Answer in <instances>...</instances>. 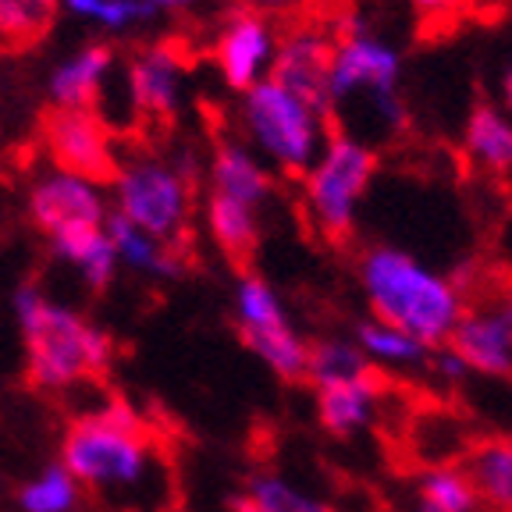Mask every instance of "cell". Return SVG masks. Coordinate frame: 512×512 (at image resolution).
I'll use <instances>...</instances> for the list:
<instances>
[{"label": "cell", "instance_id": "obj_21", "mask_svg": "<svg viewBox=\"0 0 512 512\" xmlns=\"http://www.w3.org/2000/svg\"><path fill=\"white\" fill-rule=\"evenodd\" d=\"M232 512H331L328 502L296 488L274 470H256L246 480L242 495L232 498Z\"/></svg>", "mask_w": 512, "mask_h": 512}, {"label": "cell", "instance_id": "obj_29", "mask_svg": "<svg viewBox=\"0 0 512 512\" xmlns=\"http://www.w3.org/2000/svg\"><path fill=\"white\" fill-rule=\"evenodd\" d=\"M153 15H157V11H153V4H146V0H104L96 22L104 25V29L118 32L136 22H146V18H153Z\"/></svg>", "mask_w": 512, "mask_h": 512}, {"label": "cell", "instance_id": "obj_30", "mask_svg": "<svg viewBox=\"0 0 512 512\" xmlns=\"http://www.w3.org/2000/svg\"><path fill=\"white\" fill-rule=\"evenodd\" d=\"M427 370H431L438 381H445V384H463L466 377H470V370H466V363L459 360L456 352L448 349V345H438V349L431 352V363H427Z\"/></svg>", "mask_w": 512, "mask_h": 512}, {"label": "cell", "instance_id": "obj_27", "mask_svg": "<svg viewBox=\"0 0 512 512\" xmlns=\"http://www.w3.org/2000/svg\"><path fill=\"white\" fill-rule=\"evenodd\" d=\"M18 502L25 512H68L75 502V484L64 473V466L43 473V480H32L18 491Z\"/></svg>", "mask_w": 512, "mask_h": 512}, {"label": "cell", "instance_id": "obj_35", "mask_svg": "<svg viewBox=\"0 0 512 512\" xmlns=\"http://www.w3.org/2000/svg\"><path fill=\"white\" fill-rule=\"evenodd\" d=\"M146 4H153V11H164V8H189L196 0H146Z\"/></svg>", "mask_w": 512, "mask_h": 512}, {"label": "cell", "instance_id": "obj_12", "mask_svg": "<svg viewBox=\"0 0 512 512\" xmlns=\"http://www.w3.org/2000/svg\"><path fill=\"white\" fill-rule=\"evenodd\" d=\"M274 50H278V40H274V29L267 25V18L242 8L221 29L214 57L221 64L224 82L239 89V93H246V89H253L256 82H264L271 75Z\"/></svg>", "mask_w": 512, "mask_h": 512}, {"label": "cell", "instance_id": "obj_4", "mask_svg": "<svg viewBox=\"0 0 512 512\" xmlns=\"http://www.w3.org/2000/svg\"><path fill=\"white\" fill-rule=\"evenodd\" d=\"M377 175V153L363 139L331 132L328 146L303 175L306 217L328 242H345Z\"/></svg>", "mask_w": 512, "mask_h": 512}, {"label": "cell", "instance_id": "obj_7", "mask_svg": "<svg viewBox=\"0 0 512 512\" xmlns=\"http://www.w3.org/2000/svg\"><path fill=\"white\" fill-rule=\"evenodd\" d=\"M235 328L242 342L274 370V377L288 384L303 381L310 342L292 328L278 292L253 271H242L235 285Z\"/></svg>", "mask_w": 512, "mask_h": 512}, {"label": "cell", "instance_id": "obj_23", "mask_svg": "<svg viewBox=\"0 0 512 512\" xmlns=\"http://www.w3.org/2000/svg\"><path fill=\"white\" fill-rule=\"evenodd\" d=\"M207 221H210V235L221 246V253L232 260V264L246 267L249 256L260 246V221H256L253 207H242L235 200H224V196H210L207 203Z\"/></svg>", "mask_w": 512, "mask_h": 512}, {"label": "cell", "instance_id": "obj_6", "mask_svg": "<svg viewBox=\"0 0 512 512\" xmlns=\"http://www.w3.org/2000/svg\"><path fill=\"white\" fill-rule=\"evenodd\" d=\"M114 189H118V214L125 221H132L160 246L185 253L182 242L189 239L192 192L182 171L153 157H132L125 164L118 160Z\"/></svg>", "mask_w": 512, "mask_h": 512}, {"label": "cell", "instance_id": "obj_28", "mask_svg": "<svg viewBox=\"0 0 512 512\" xmlns=\"http://www.w3.org/2000/svg\"><path fill=\"white\" fill-rule=\"evenodd\" d=\"M82 274H86V285L93 288L96 296L104 292L107 285H111V278H114V267H118V253H114V246H111V239H107V232H100L93 239V246L82 253V260L79 264Z\"/></svg>", "mask_w": 512, "mask_h": 512}, {"label": "cell", "instance_id": "obj_22", "mask_svg": "<svg viewBox=\"0 0 512 512\" xmlns=\"http://www.w3.org/2000/svg\"><path fill=\"white\" fill-rule=\"evenodd\" d=\"M367 356L360 352V345L352 338H320V342L306 345V374L303 381H310L313 388H331V384H349L370 377Z\"/></svg>", "mask_w": 512, "mask_h": 512}, {"label": "cell", "instance_id": "obj_16", "mask_svg": "<svg viewBox=\"0 0 512 512\" xmlns=\"http://www.w3.org/2000/svg\"><path fill=\"white\" fill-rule=\"evenodd\" d=\"M114 68V50L107 43H89L86 50L64 61L50 75V96H54V107L64 111H93L96 100L104 93L107 75Z\"/></svg>", "mask_w": 512, "mask_h": 512}, {"label": "cell", "instance_id": "obj_14", "mask_svg": "<svg viewBox=\"0 0 512 512\" xmlns=\"http://www.w3.org/2000/svg\"><path fill=\"white\" fill-rule=\"evenodd\" d=\"M128 100L143 118H175L182 100V64L168 47H150L128 61Z\"/></svg>", "mask_w": 512, "mask_h": 512}, {"label": "cell", "instance_id": "obj_17", "mask_svg": "<svg viewBox=\"0 0 512 512\" xmlns=\"http://www.w3.org/2000/svg\"><path fill=\"white\" fill-rule=\"evenodd\" d=\"M352 342L360 345L370 370H377V374H399V377L427 370L431 352H434V349H427L424 342H416L413 335H406V331L392 328V324H384V320H374V317L356 324Z\"/></svg>", "mask_w": 512, "mask_h": 512}, {"label": "cell", "instance_id": "obj_36", "mask_svg": "<svg viewBox=\"0 0 512 512\" xmlns=\"http://www.w3.org/2000/svg\"><path fill=\"white\" fill-rule=\"evenodd\" d=\"M288 0H249V8H281Z\"/></svg>", "mask_w": 512, "mask_h": 512}, {"label": "cell", "instance_id": "obj_18", "mask_svg": "<svg viewBox=\"0 0 512 512\" xmlns=\"http://www.w3.org/2000/svg\"><path fill=\"white\" fill-rule=\"evenodd\" d=\"M210 182L214 192L224 200H235L242 207H260L271 200L274 178L271 171L239 143H221L214 150V164H210Z\"/></svg>", "mask_w": 512, "mask_h": 512}, {"label": "cell", "instance_id": "obj_38", "mask_svg": "<svg viewBox=\"0 0 512 512\" xmlns=\"http://www.w3.org/2000/svg\"><path fill=\"white\" fill-rule=\"evenodd\" d=\"M0 18H4V0H0Z\"/></svg>", "mask_w": 512, "mask_h": 512}, {"label": "cell", "instance_id": "obj_20", "mask_svg": "<svg viewBox=\"0 0 512 512\" xmlns=\"http://www.w3.org/2000/svg\"><path fill=\"white\" fill-rule=\"evenodd\" d=\"M463 150L477 168L491 175H512V121L498 107H473L466 118Z\"/></svg>", "mask_w": 512, "mask_h": 512}, {"label": "cell", "instance_id": "obj_11", "mask_svg": "<svg viewBox=\"0 0 512 512\" xmlns=\"http://www.w3.org/2000/svg\"><path fill=\"white\" fill-rule=\"evenodd\" d=\"M331 54L335 43L320 29H296L278 43L271 61V75L281 89L299 96L310 111L331 121V100H328V75H331Z\"/></svg>", "mask_w": 512, "mask_h": 512}, {"label": "cell", "instance_id": "obj_34", "mask_svg": "<svg viewBox=\"0 0 512 512\" xmlns=\"http://www.w3.org/2000/svg\"><path fill=\"white\" fill-rule=\"evenodd\" d=\"M498 89H502L505 107H512V57H509V61H505L502 75H498Z\"/></svg>", "mask_w": 512, "mask_h": 512}, {"label": "cell", "instance_id": "obj_9", "mask_svg": "<svg viewBox=\"0 0 512 512\" xmlns=\"http://www.w3.org/2000/svg\"><path fill=\"white\" fill-rule=\"evenodd\" d=\"M43 139H47L50 157L64 175H75L93 185L114 182V175H118L111 132H107L100 114L54 107L50 114H43Z\"/></svg>", "mask_w": 512, "mask_h": 512}, {"label": "cell", "instance_id": "obj_33", "mask_svg": "<svg viewBox=\"0 0 512 512\" xmlns=\"http://www.w3.org/2000/svg\"><path fill=\"white\" fill-rule=\"evenodd\" d=\"M498 249H502V260L512 267V210H509V217H505V224H502V239H498Z\"/></svg>", "mask_w": 512, "mask_h": 512}, {"label": "cell", "instance_id": "obj_13", "mask_svg": "<svg viewBox=\"0 0 512 512\" xmlns=\"http://www.w3.org/2000/svg\"><path fill=\"white\" fill-rule=\"evenodd\" d=\"M29 217L32 224L47 235L68 232V228H104L107 207L104 196L93 182H82L75 175H47L29 196Z\"/></svg>", "mask_w": 512, "mask_h": 512}, {"label": "cell", "instance_id": "obj_10", "mask_svg": "<svg viewBox=\"0 0 512 512\" xmlns=\"http://www.w3.org/2000/svg\"><path fill=\"white\" fill-rule=\"evenodd\" d=\"M448 349L466 363L477 377H509L512 374V299L509 292L466 303L463 317L448 335Z\"/></svg>", "mask_w": 512, "mask_h": 512}, {"label": "cell", "instance_id": "obj_26", "mask_svg": "<svg viewBox=\"0 0 512 512\" xmlns=\"http://www.w3.org/2000/svg\"><path fill=\"white\" fill-rule=\"evenodd\" d=\"M61 0H4V18H0V36L18 47L36 43L47 32L54 8Z\"/></svg>", "mask_w": 512, "mask_h": 512}, {"label": "cell", "instance_id": "obj_3", "mask_svg": "<svg viewBox=\"0 0 512 512\" xmlns=\"http://www.w3.org/2000/svg\"><path fill=\"white\" fill-rule=\"evenodd\" d=\"M153 448V427L121 399L104 409L72 420L64 434V473L89 488L136 484L146 470V452Z\"/></svg>", "mask_w": 512, "mask_h": 512}, {"label": "cell", "instance_id": "obj_8", "mask_svg": "<svg viewBox=\"0 0 512 512\" xmlns=\"http://www.w3.org/2000/svg\"><path fill=\"white\" fill-rule=\"evenodd\" d=\"M402 79V54L388 40L374 36L370 29L342 32L331 54V75H328V100L331 114L342 107L367 100V96L399 93Z\"/></svg>", "mask_w": 512, "mask_h": 512}, {"label": "cell", "instance_id": "obj_5", "mask_svg": "<svg viewBox=\"0 0 512 512\" xmlns=\"http://www.w3.org/2000/svg\"><path fill=\"white\" fill-rule=\"evenodd\" d=\"M242 125L256 150H264L274 160V168L285 175H306L331 139V121L310 111L299 96L281 89L274 79L246 89Z\"/></svg>", "mask_w": 512, "mask_h": 512}, {"label": "cell", "instance_id": "obj_2", "mask_svg": "<svg viewBox=\"0 0 512 512\" xmlns=\"http://www.w3.org/2000/svg\"><path fill=\"white\" fill-rule=\"evenodd\" d=\"M25 335V381L36 392H61L72 384H104L114 363V342L79 313L43 299L36 285L15 292Z\"/></svg>", "mask_w": 512, "mask_h": 512}, {"label": "cell", "instance_id": "obj_31", "mask_svg": "<svg viewBox=\"0 0 512 512\" xmlns=\"http://www.w3.org/2000/svg\"><path fill=\"white\" fill-rule=\"evenodd\" d=\"M416 11H424V15H448V11H456L463 0H409Z\"/></svg>", "mask_w": 512, "mask_h": 512}, {"label": "cell", "instance_id": "obj_25", "mask_svg": "<svg viewBox=\"0 0 512 512\" xmlns=\"http://www.w3.org/2000/svg\"><path fill=\"white\" fill-rule=\"evenodd\" d=\"M416 498L434 512H480L477 488L459 463H434L416 480Z\"/></svg>", "mask_w": 512, "mask_h": 512}, {"label": "cell", "instance_id": "obj_37", "mask_svg": "<svg viewBox=\"0 0 512 512\" xmlns=\"http://www.w3.org/2000/svg\"><path fill=\"white\" fill-rule=\"evenodd\" d=\"M416 512H434V509H424V505H416Z\"/></svg>", "mask_w": 512, "mask_h": 512}, {"label": "cell", "instance_id": "obj_1", "mask_svg": "<svg viewBox=\"0 0 512 512\" xmlns=\"http://www.w3.org/2000/svg\"><path fill=\"white\" fill-rule=\"evenodd\" d=\"M360 288L370 317L406 331L427 349L445 345L466 310L456 278L434 271L399 246H370L360 256Z\"/></svg>", "mask_w": 512, "mask_h": 512}, {"label": "cell", "instance_id": "obj_19", "mask_svg": "<svg viewBox=\"0 0 512 512\" xmlns=\"http://www.w3.org/2000/svg\"><path fill=\"white\" fill-rule=\"evenodd\" d=\"M466 473L488 512H512V434L484 438L466 452Z\"/></svg>", "mask_w": 512, "mask_h": 512}, {"label": "cell", "instance_id": "obj_24", "mask_svg": "<svg viewBox=\"0 0 512 512\" xmlns=\"http://www.w3.org/2000/svg\"><path fill=\"white\" fill-rule=\"evenodd\" d=\"M107 239H111L114 253H118L125 264L139 267V271H150V274H157V278H178V274L185 271L182 253H175V249L160 246L157 239L143 235L136 224L125 221L118 210L107 217Z\"/></svg>", "mask_w": 512, "mask_h": 512}, {"label": "cell", "instance_id": "obj_39", "mask_svg": "<svg viewBox=\"0 0 512 512\" xmlns=\"http://www.w3.org/2000/svg\"><path fill=\"white\" fill-rule=\"evenodd\" d=\"M509 299H512V288H509Z\"/></svg>", "mask_w": 512, "mask_h": 512}, {"label": "cell", "instance_id": "obj_15", "mask_svg": "<svg viewBox=\"0 0 512 512\" xmlns=\"http://www.w3.org/2000/svg\"><path fill=\"white\" fill-rule=\"evenodd\" d=\"M381 399H384V384L377 374L363 377V381L320 388L317 392V424L324 427L331 438L349 441L377 424Z\"/></svg>", "mask_w": 512, "mask_h": 512}, {"label": "cell", "instance_id": "obj_32", "mask_svg": "<svg viewBox=\"0 0 512 512\" xmlns=\"http://www.w3.org/2000/svg\"><path fill=\"white\" fill-rule=\"evenodd\" d=\"M61 4L72 11V15H82V18H96L100 8H104V0H61Z\"/></svg>", "mask_w": 512, "mask_h": 512}]
</instances>
